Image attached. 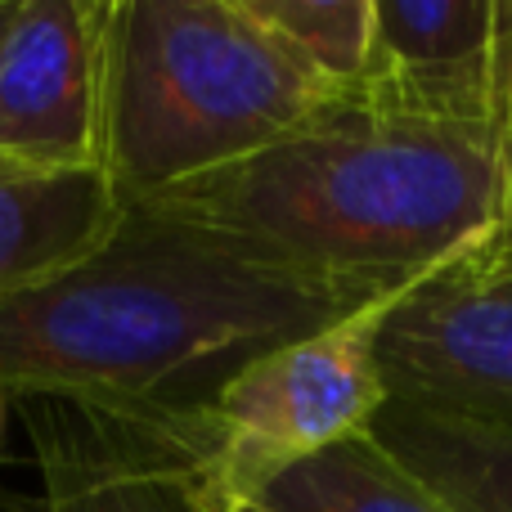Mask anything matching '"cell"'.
<instances>
[{"instance_id": "obj_11", "label": "cell", "mask_w": 512, "mask_h": 512, "mask_svg": "<svg viewBox=\"0 0 512 512\" xmlns=\"http://www.w3.org/2000/svg\"><path fill=\"white\" fill-rule=\"evenodd\" d=\"M248 508L261 512H454L432 486L400 468L373 436L346 445L274 477Z\"/></svg>"}, {"instance_id": "obj_9", "label": "cell", "mask_w": 512, "mask_h": 512, "mask_svg": "<svg viewBox=\"0 0 512 512\" xmlns=\"http://www.w3.org/2000/svg\"><path fill=\"white\" fill-rule=\"evenodd\" d=\"M122 212L104 167L0 162V301L81 265L122 225Z\"/></svg>"}, {"instance_id": "obj_3", "label": "cell", "mask_w": 512, "mask_h": 512, "mask_svg": "<svg viewBox=\"0 0 512 512\" xmlns=\"http://www.w3.org/2000/svg\"><path fill=\"white\" fill-rule=\"evenodd\" d=\"M342 99L248 0H104L99 167L126 207L270 149Z\"/></svg>"}, {"instance_id": "obj_12", "label": "cell", "mask_w": 512, "mask_h": 512, "mask_svg": "<svg viewBox=\"0 0 512 512\" xmlns=\"http://www.w3.org/2000/svg\"><path fill=\"white\" fill-rule=\"evenodd\" d=\"M248 5L319 77L355 99L369 68L373 0H248Z\"/></svg>"}, {"instance_id": "obj_16", "label": "cell", "mask_w": 512, "mask_h": 512, "mask_svg": "<svg viewBox=\"0 0 512 512\" xmlns=\"http://www.w3.org/2000/svg\"><path fill=\"white\" fill-rule=\"evenodd\" d=\"M230 512H261V508H230Z\"/></svg>"}, {"instance_id": "obj_1", "label": "cell", "mask_w": 512, "mask_h": 512, "mask_svg": "<svg viewBox=\"0 0 512 512\" xmlns=\"http://www.w3.org/2000/svg\"><path fill=\"white\" fill-rule=\"evenodd\" d=\"M382 297L140 203L81 265L0 301V391L198 409V378L225 382L252 355Z\"/></svg>"}, {"instance_id": "obj_14", "label": "cell", "mask_w": 512, "mask_h": 512, "mask_svg": "<svg viewBox=\"0 0 512 512\" xmlns=\"http://www.w3.org/2000/svg\"><path fill=\"white\" fill-rule=\"evenodd\" d=\"M14 9H18V0H0V45H5V36H9V23H14Z\"/></svg>"}, {"instance_id": "obj_4", "label": "cell", "mask_w": 512, "mask_h": 512, "mask_svg": "<svg viewBox=\"0 0 512 512\" xmlns=\"http://www.w3.org/2000/svg\"><path fill=\"white\" fill-rule=\"evenodd\" d=\"M405 292L369 301L337 324L252 355L216 387L203 418L221 512L248 508L297 463L369 436L373 418L387 409L378 333Z\"/></svg>"}, {"instance_id": "obj_8", "label": "cell", "mask_w": 512, "mask_h": 512, "mask_svg": "<svg viewBox=\"0 0 512 512\" xmlns=\"http://www.w3.org/2000/svg\"><path fill=\"white\" fill-rule=\"evenodd\" d=\"M499 0H373L355 99L391 113L486 122Z\"/></svg>"}, {"instance_id": "obj_5", "label": "cell", "mask_w": 512, "mask_h": 512, "mask_svg": "<svg viewBox=\"0 0 512 512\" xmlns=\"http://www.w3.org/2000/svg\"><path fill=\"white\" fill-rule=\"evenodd\" d=\"M41 463V512H221L198 409L9 396Z\"/></svg>"}, {"instance_id": "obj_15", "label": "cell", "mask_w": 512, "mask_h": 512, "mask_svg": "<svg viewBox=\"0 0 512 512\" xmlns=\"http://www.w3.org/2000/svg\"><path fill=\"white\" fill-rule=\"evenodd\" d=\"M0 427H5V391H0Z\"/></svg>"}, {"instance_id": "obj_7", "label": "cell", "mask_w": 512, "mask_h": 512, "mask_svg": "<svg viewBox=\"0 0 512 512\" xmlns=\"http://www.w3.org/2000/svg\"><path fill=\"white\" fill-rule=\"evenodd\" d=\"M104 0H18L0 45V162L99 167Z\"/></svg>"}, {"instance_id": "obj_13", "label": "cell", "mask_w": 512, "mask_h": 512, "mask_svg": "<svg viewBox=\"0 0 512 512\" xmlns=\"http://www.w3.org/2000/svg\"><path fill=\"white\" fill-rule=\"evenodd\" d=\"M490 140H495V171H499V221L495 234L472 261L481 265H512V0H499L495 18V72H490Z\"/></svg>"}, {"instance_id": "obj_6", "label": "cell", "mask_w": 512, "mask_h": 512, "mask_svg": "<svg viewBox=\"0 0 512 512\" xmlns=\"http://www.w3.org/2000/svg\"><path fill=\"white\" fill-rule=\"evenodd\" d=\"M391 405L512 432V265L472 256L418 279L378 333Z\"/></svg>"}, {"instance_id": "obj_10", "label": "cell", "mask_w": 512, "mask_h": 512, "mask_svg": "<svg viewBox=\"0 0 512 512\" xmlns=\"http://www.w3.org/2000/svg\"><path fill=\"white\" fill-rule=\"evenodd\" d=\"M369 436L454 512H512V432L391 405Z\"/></svg>"}, {"instance_id": "obj_2", "label": "cell", "mask_w": 512, "mask_h": 512, "mask_svg": "<svg viewBox=\"0 0 512 512\" xmlns=\"http://www.w3.org/2000/svg\"><path fill=\"white\" fill-rule=\"evenodd\" d=\"M144 207L292 270L400 292L490 243L499 221L495 140L490 122L342 99L270 149Z\"/></svg>"}]
</instances>
